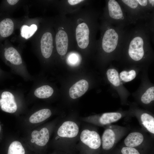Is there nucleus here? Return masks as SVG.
Here are the masks:
<instances>
[{
	"mask_svg": "<svg viewBox=\"0 0 154 154\" xmlns=\"http://www.w3.org/2000/svg\"><path fill=\"white\" fill-rule=\"evenodd\" d=\"M71 23L74 41L80 49H86L90 43V30L85 19L84 12L78 14Z\"/></svg>",
	"mask_w": 154,
	"mask_h": 154,
	"instance_id": "obj_1",
	"label": "nucleus"
},
{
	"mask_svg": "<svg viewBox=\"0 0 154 154\" xmlns=\"http://www.w3.org/2000/svg\"><path fill=\"white\" fill-rule=\"evenodd\" d=\"M66 19L60 20V26L55 36L56 48L58 53L61 56L65 55L68 51L69 45L74 41L71 22Z\"/></svg>",
	"mask_w": 154,
	"mask_h": 154,
	"instance_id": "obj_2",
	"label": "nucleus"
},
{
	"mask_svg": "<svg viewBox=\"0 0 154 154\" xmlns=\"http://www.w3.org/2000/svg\"><path fill=\"white\" fill-rule=\"evenodd\" d=\"M80 138L83 143L92 149H97L101 145L100 136L95 131L84 130L81 133Z\"/></svg>",
	"mask_w": 154,
	"mask_h": 154,
	"instance_id": "obj_3",
	"label": "nucleus"
},
{
	"mask_svg": "<svg viewBox=\"0 0 154 154\" xmlns=\"http://www.w3.org/2000/svg\"><path fill=\"white\" fill-rule=\"evenodd\" d=\"M118 36L113 29L107 30L105 33L102 39L103 49L106 52L110 53L116 48L118 43Z\"/></svg>",
	"mask_w": 154,
	"mask_h": 154,
	"instance_id": "obj_4",
	"label": "nucleus"
},
{
	"mask_svg": "<svg viewBox=\"0 0 154 154\" xmlns=\"http://www.w3.org/2000/svg\"><path fill=\"white\" fill-rule=\"evenodd\" d=\"M143 41L140 37H136L131 41L128 50L130 57L135 61H138L143 58L144 51L143 48Z\"/></svg>",
	"mask_w": 154,
	"mask_h": 154,
	"instance_id": "obj_5",
	"label": "nucleus"
},
{
	"mask_svg": "<svg viewBox=\"0 0 154 154\" xmlns=\"http://www.w3.org/2000/svg\"><path fill=\"white\" fill-rule=\"evenodd\" d=\"M1 98L0 106L3 111L9 113H14L16 111L17 106L12 94L9 92L4 91L2 93Z\"/></svg>",
	"mask_w": 154,
	"mask_h": 154,
	"instance_id": "obj_6",
	"label": "nucleus"
},
{
	"mask_svg": "<svg viewBox=\"0 0 154 154\" xmlns=\"http://www.w3.org/2000/svg\"><path fill=\"white\" fill-rule=\"evenodd\" d=\"M79 130V127L75 123L71 121H66L59 127L57 134L59 136L62 137L73 138L78 135Z\"/></svg>",
	"mask_w": 154,
	"mask_h": 154,
	"instance_id": "obj_7",
	"label": "nucleus"
},
{
	"mask_svg": "<svg viewBox=\"0 0 154 154\" xmlns=\"http://www.w3.org/2000/svg\"><path fill=\"white\" fill-rule=\"evenodd\" d=\"M40 49L43 56L46 58H49L53 51V38L52 33L49 32L44 33L40 40Z\"/></svg>",
	"mask_w": 154,
	"mask_h": 154,
	"instance_id": "obj_8",
	"label": "nucleus"
},
{
	"mask_svg": "<svg viewBox=\"0 0 154 154\" xmlns=\"http://www.w3.org/2000/svg\"><path fill=\"white\" fill-rule=\"evenodd\" d=\"M88 82L84 79L81 80L74 84L70 88L69 94L70 97L75 99L84 94L88 88Z\"/></svg>",
	"mask_w": 154,
	"mask_h": 154,
	"instance_id": "obj_9",
	"label": "nucleus"
},
{
	"mask_svg": "<svg viewBox=\"0 0 154 154\" xmlns=\"http://www.w3.org/2000/svg\"><path fill=\"white\" fill-rule=\"evenodd\" d=\"M31 135L34 143L37 145L41 146L45 145L49 138V131L46 127L42 128L39 131H34L32 133Z\"/></svg>",
	"mask_w": 154,
	"mask_h": 154,
	"instance_id": "obj_10",
	"label": "nucleus"
},
{
	"mask_svg": "<svg viewBox=\"0 0 154 154\" xmlns=\"http://www.w3.org/2000/svg\"><path fill=\"white\" fill-rule=\"evenodd\" d=\"M115 139V135L113 130L109 129L106 130L102 137L103 148L106 150L112 148L114 144Z\"/></svg>",
	"mask_w": 154,
	"mask_h": 154,
	"instance_id": "obj_11",
	"label": "nucleus"
},
{
	"mask_svg": "<svg viewBox=\"0 0 154 154\" xmlns=\"http://www.w3.org/2000/svg\"><path fill=\"white\" fill-rule=\"evenodd\" d=\"M4 56L5 59L11 64L19 65L22 63V58L18 51L14 48L9 47L5 51Z\"/></svg>",
	"mask_w": 154,
	"mask_h": 154,
	"instance_id": "obj_12",
	"label": "nucleus"
},
{
	"mask_svg": "<svg viewBox=\"0 0 154 154\" xmlns=\"http://www.w3.org/2000/svg\"><path fill=\"white\" fill-rule=\"evenodd\" d=\"M143 135L138 132L129 134L124 140V143L127 147H136L140 145L143 140Z\"/></svg>",
	"mask_w": 154,
	"mask_h": 154,
	"instance_id": "obj_13",
	"label": "nucleus"
},
{
	"mask_svg": "<svg viewBox=\"0 0 154 154\" xmlns=\"http://www.w3.org/2000/svg\"><path fill=\"white\" fill-rule=\"evenodd\" d=\"M51 112L48 109H44L37 111L32 114L29 118L30 122L36 123L42 122L49 117Z\"/></svg>",
	"mask_w": 154,
	"mask_h": 154,
	"instance_id": "obj_14",
	"label": "nucleus"
},
{
	"mask_svg": "<svg viewBox=\"0 0 154 154\" xmlns=\"http://www.w3.org/2000/svg\"><path fill=\"white\" fill-rule=\"evenodd\" d=\"M14 23L9 18H6L0 22V35L3 37H7L11 35L14 30Z\"/></svg>",
	"mask_w": 154,
	"mask_h": 154,
	"instance_id": "obj_15",
	"label": "nucleus"
},
{
	"mask_svg": "<svg viewBox=\"0 0 154 154\" xmlns=\"http://www.w3.org/2000/svg\"><path fill=\"white\" fill-rule=\"evenodd\" d=\"M108 7L109 15L111 18L116 19H119L123 17V13L120 6L116 1H109Z\"/></svg>",
	"mask_w": 154,
	"mask_h": 154,
	"instance_id": "obj_16",
	"label": "nucleus"
},
{
	"mask_svg": "<svg viewBox=\"0 0 154 154\" xmlns=\"http://www.w3.org/2000/svg\"><path fill=\"white\" fill-rule=\"evenodd\" d=\"M121 117V114L119 113H105L100 117V121L101 123L103 125L109 124L117 121Z\"/></svg>",
	"mask_w": 154,
	"mask_h": 154,
	"instance_id": "obj_17",
	"label": "nucleus"
},
{
	"mask_svg": "<svg viewBox=\"0 0 154 154\" xmlns=\"http://www.w3.org/2000/svg\"><path fill=\"white\" fill-rule=\"evenodd\" d=\"M54 92L53 89L50 86L44 85L37 88L34 92V95L39 98H46L51 96Z\"/></svg>",
	"mask_w": 154,
	"mask_h": 154,
	"instance_id": "obj_18",
	"label": "nucleus"
},
{
	"mask_svg": "<svg viewBox=\"0 0 154 154\" xmlns=\"http://www.w3.org/2000/svg\"><path fill=\"white\" fill-rule=\"evenodd\" d=\"M142 123L144 127L149 132L154 133V118L147 114H142L141 117Z\"/></svg>",
	"mask_w": 154,
	"mask_h": 154,
	"instance_id": "obj_19",
	"label": "nucleus"
},
{
	"mask_svg": "<svg viewBox=\"0 0 154 154\" xmlns=\"http://www.w3.org/2000/svg\"><path fill=\"white\" fill-rule=\"evenodd\" d=\"M37 29V26L35 24H32L30 27L23 25L20 29L21 35L25 39H28L34 34Z\"/></svg>",
	"mask_w": 154,
	"mask_h": 154,
	"instance_id": "obj_20",
	"label": "nucleus"
},
{
	"mask_svg": "<svg viewBox=\"0 0 154 154\" xmlns=\"http://www.w3.org/2000/svg\"><path fill=\"white\" fill-rule=\"evenodd\" d=\"M7 154H25V150L20 142L15 141L10 145Z\"/></svg>",
	"mask_w": 154,
	"mask_h": 154,
	"instance_id": "obj_21",
	"label": "nucleus"
},
{
	"mask_svg": "<svg viewBox=\"0 0 154 154\" xmlns=\"http://www.w3.org/2000/svg\"><path fill=\"white\" fill-rule=\"evenodd\" d=\"M107 74L108 80L112 84L116 86L120 85V80L119 74L116 69H109L107 71Z\"/></svg>",
	"mask_w": 154,
	"mask_h": 154,
	"instance_id": "obj_22",
	"label": "nucleus"
},
{
	"mask_svg": "<svg viewBox=\"0 0 154 154\" xmlns=\"http://www.w3.org/2000/svg\"><path fill=\"white\" fill-rule=\"evenodd\" d=\"M141 100L143 103L147 104L154 100V87L148 88L142 96Z\"/></svg>",
	"mask_w": 154,
	"mask_h": 154,
	"instance_id": "obj_23",
	"label": "nucleus"
},
{
	"mask_svg": "<svg viewBox=\"0 0 154 154\" xmlns=\"http://www.w3.org/2000/svg\"><path fill=\"white\" fill-rule=\"evenodd\" d=\"M136 76V72L134 70H131L129 72L122 71L119 75L121 80L125 82H128L132 80L135 78Z\"/></svg>",
	"mask_w": 154,
	"mask_h": 154,
	"instance_id": "obj_24",
	"label": "nucleus"
},
{
	"mask_svg": "<svg viewBox=\"0 0 154 154\" xmlns=\"http://www.w3.org/2000/svg\"><path fill=\"white\" fill-rule=\"evenodd\" d=\"M121 152L122 154H140L136 149L130 147H123L121 149Z\"/></svg>",
	"mask_w": 154,
	"mask_h": 154,
	"instance_id": "obj_25",
	"label": "nucleus"
},
{
	"mask_svg": "<svg viewBox=\"0 0 154 154\" xmlns=\"http://www.w3.org/2000/svg\"><path fill=\"white\" fill-rule=\"evenodd\" d=\"M122 1L125 4L133 9L136 8L139 4L137 1L136 0H123Z\"/></svg>",
	"mask_w": 154,
	"mask_h": 154,
	"instance_id": "obj_26",
	"label": "nucleus"
},
{
	"mask_svg": "<svg viewBox=\"0 0 154 154\" xmlns=\"http://www.w3.org/2000/svg\"><path fill=\"white\" fill-rule=\"evenodd\" d=\"M77 56L76 54H72L70 55L68 60L70 64L72 65L77 64V62L78 61V57Z\"/></svg>",
	"mask_w": 154,
	"mask_h": 154,
	"instance_id": "obj_27",
	"label": "nucleus"
},
{
	"mask_svg": "<svg viewBox=\"0 0 154 154\" xmlns=\"http://www.w3.org/2000/svg\"><path fill=\"white\" fill-rule=\"evenodd\" d=\"M138 3L142 6H145L147 4V0H137Z\"/></svg>",
	"mask_w": 154,
	"mask_h": 154,
	"instance_id": "obj_28",
	"label": "nucleus"
},
{
	"mask_svg": "<svg viewBox=\"0 0 154 154\" xmlns=\"http://www.w3.org/2000/svg\"><path fill=\"white\" fill-rule=\"evenodd\" d=\"M7 2L9 4L11 5H14L16 4L19 1L18 0H7Z\"/></svg>",
	"mask_w": 154,
	"mask_h": 154,
	"instance_id": "obj_29",
	"label": "nucleus"
},
{
	"mask_svg": "<svg viewBox=\"0 0 154 154\" xmlns=\"http://www.w3.org/2000/svg\"><path fill=\"white\" fill-rule=\"evenodd\" d=\"M149 2L151 4L152 6H153L154 4V1L153 0H149Z\"/></svg>",
	"mask_w": 154,
	"mask_h": 154,
	"instance_id": "obj_30",
	"label": "nucleus"
},
{
	"mask_svg": "<svg viewBox=\"0 0 154 154\" xmlns=\"http://www.w3.org/2000/svg\"><path fill=\"white\" fill-rule=\"evenodd\" d=\"M31 142L32 143H34L35 142V141H34V140H33V139H31Z\"/></svg>",
	"mask_w": 154,
	"mask_h": 154,
	"instance_id": "obj_31",
	"label": "nucleus"
},
{
	"mask_svg": "<svg viewBox=\"0 0 154 154\" xmlns=\"http://www.w3.org/2000/svg\"><path fill=\"white\" fill-rule=\"evenodd\" d=\"M123 18H124V17H123V16L121 18V19H123Z\"/></svg>",
	"mask_w": 154,
	"mask_h": 154,
	"instance_id": "obj_32",
	"label": "nucleus"
},
{
	"mask_svg": "<svg viewBox=\"0 0 154 154\" xmlns=\"http://www.w3.org/2000/svg\"><path fill=\"white\" fill-rule=\"evenodd\" d=\"M1 131V126H0V132Z\"/></svg>",
	"mask_w": 154,
	"mask_h": 154,
	"instance_id": "obj_33",
	"label": "nucleus"
}]
</instances>
